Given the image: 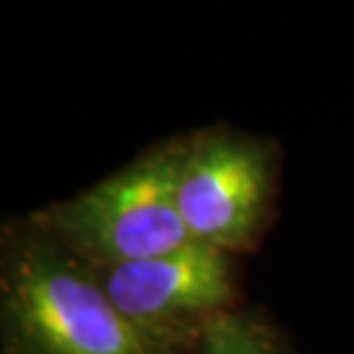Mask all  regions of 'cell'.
I'll return each mask as SVG.
<instances>
[{"mask_svg": "<svg viewBox=\"0 0 354 354\" xmlns=\"http://www.w3.org/2000/svg\"><path fill=\"white\" fill-rule=\"evenodd\" d=\"M182 138L152 145L131 164L26 218L90 267L154 258L189 244L175 182Z\"/></svg>", "mask_w": 354, "mask_h": 354, "instance_id": "obj_2", "label": "cell"}, {"mask_svg": "<svg viewBox=\"0 0 354 354\" xmlns=\"http://www.w3.org/2000/svg\"><path fill=\"white\" fill-rule=\"evenodd\" d=\"M196 354H295L274 324L249 310H228L203 327Z\"/></svg>", "mask_w": 354, "mask_h": 354, "instance_id": "obj_5", "label": "cell"}, {"mask_svg": "<svg viewBox=\"0 0 354 354\" xmlns=\"http://www.w3.org/2000/svg\"><path fill=\"white\" fill-rule=\"evenodd\" d=\"M276 196V152L269 140L235 129L182 138L177 212L191 242L225 253L251 251L269 223Z\"/></svg>", "mask_w": 354, "mask_h": 354, "instance_id": "obj_3", "label": "cell"}, {"mask_svg": "<svg viewBox=\"0 0 354 354\" xmlns=\"http://www.w3.org/2000/svg\"><path fill=\"white\" fill-rule=\"evenodd\" d=\"M92 269L127 320L187 345H196L209 320L237 308L232 256L198 242L136 263Z\"/></svg>", "mask_w": 354, "mask_h": 354, "instance_id": "obj_4", "label": "cell"}, {"mask_svg": "<svg viewBox=\"0 0 354 354\" xmlns=\"http://www.w3.org/2000/svg\"><path fill=\"white\" fill-rule=\"evenodd\" d=\"M3 354H180L187 343L129 322L97 272L24 221L0 244Z\"/></svg>", "mask_w": 354, "mask_h": 354, "instance_id": "obj_1", "label": "cell"}]
</instances>
